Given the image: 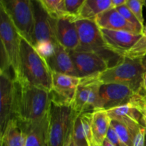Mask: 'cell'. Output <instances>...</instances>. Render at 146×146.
<instances>
[{
    "instance_id": "1",
    "label": "cell",
    "mask_w": 146,
    "mask_h": 146,
    "mask_svg": "<svg viewBox=\"0 0 146 146\" xmlns=\"http://www.w3.org/2000/svg\"><path fill=\"white\" fill-rule=\"evenodd\" d=\"M20 82L50 91L52 88V72L45 58L21 37L20 44Z\"/></svg>"
},
{
    "instance_id": "2",
    "label": "cell",
    "mask_w": 146,
    "mask_h": 146,
    "mask_svg": "<svg viewBox=\"0 0 146 146\" xmlns=\"http://www.w3.org/2000/svg\"><path fill=\"white\" fill-rule=\"evenodd\" d=\"M19 82L15 119L18 122H38L48 113L51 103L50 91Z\"/></svg>"
},
{
    "instance_id": "3",
    "label": "cell",
    "mask_w": 146,
    "mask_h": 146,
    "mask_svg": "<svg viewBox=\"0 0 146 146\" xmlns=\"http://www.w3.org/2000/svg\"><path fill=\"white\" fill-rule=\"evenodd\" d=\"M78 116L71 106L51 102L48 113L47 146H69L72 141L74 122Z\"/></svg>"
},
{
    "instance_id": "4",
    "label": "cell",
    "mask_w": 146,
    "mask_h": 146,
    "mask_svg": "<svg viewBox=\"0 0 146 146\" xmlns=\"http://www.w3.org/2000/svg\"><path fill=\"white\" fill-rule=\"evenodd\" d=\"M145 72L141 59L131 60L123 57L118 64L100 74L98 78L103 84H121L129 87L135 93H139L143 88Z\"/></svg>"
},
{
    "instance_id": "5",
    "label": "cell",
    "mask_w": 146,
    "mask_h": 146,
    "mask_svg": "<svg viewBox=\"0 0 146 146\" xmlns=\"http://www.w3.org/2000/svg\"><path fill=\"white\" fill-rule=\"evenodd\" d=\"M34 17V48L42 56L52 51L56 39L57 19L46 11L40 0H31Z\"/></svg>"
},
{
    "instance_id": "6",
    "label": "cell",
    "mask_w": 146,
    "mask_h": 146,
    "mask_svg": "<svg viewBox=\"0 0 146 146\" xmlns=\"http://www.w3.org/2000/svg\"><path fill=\"white\" fill-rule=\"evenodd\" d=\"M76 24L79 38V46L76 51L96 53L105 58L108 64L111 62V60L113 58H115L118 61H122L123 58H115L114 56H121L109 51L106 48L101 29L98 27L95 21L78 19L76 21Z\"/></svg>"
},
{
    "instance_id": "7",
    "label": "cell",
    "mask_w": 146,
    "mask_h": 146,
    "mask_svg": "<svg viewBox=\"0 0 146 146\" xmlns=\"http://www.w3.org/2000/svg\"><path fill=\"white\" fill-rule=\"evenodd\" d=\"M3 7L23 38L35 45L34 17L31 0H1Z\"/></svg>"
},
{
    "instance_id": "8",
    "label": "cell",
    "mask_w": 146,
    "mask_h": 146,
    "mask_svg": "<svg viewBox=\"0 0 146 146\" xmlns=\"http://www.w3.org/2000/svg\"><path fill=\"white\" fill-rule=\"evenodd\" d=\"M19 82L9 72L0 73V137L4 136L11 121L15 119Z\"/></svg>"
},
{
    "instance_id": "9",
    "label": "cell",
    "mask_w": 146,
    "mask_h": 146,
    "mask_svg": "<svg viewBox=\"0 0 146 146\" xmlns=\"http://www.w3.org/2000/svg\"><path fill=\"white\" fill-rule=\"evenodd\" d=\"M0 38L1 44L9 58L14 78H18L20 72L21 36L1 5H0Z\"/></svg>"
},
{
    "instance_id": "10",
    "label": "cell",
    "mask_w": 146,
    "mask_h": 146,
    "mask_svg": "<svg viewBox=\"0 0 146 146\" xmlns=\"http://www.w3.org/2000/svg\"><path fill=\"white\" fill-rule=\"evenodd\" d=\"M101 85L98 75L81 78L71 105L77 115L98 109Z\"/></svg>"
},
{
    "instance_id": "11",
    "label": "cell",
    "mask_w": 146,
    "mask_h": 146,
    "mask_svg": "<svg viewBox=\"0 0 146 146\" xmlns=\"http://www.w3.org/2000/svg\"><path fill=\"white\" fill-rule=\"evenodd\" d=\"M137 94L126 86L117 84H102L100 88L97 110L107 111L132 104Z\"/></svg>"
},
{
    "instance_id": "12",
    "label": "cell",
    "mask_w": 146,
    "mask_h": 146,
    "mask_svg": "<svg viewBox=\"0 0 146 146\" xmlns=\"http://www.w3.org/2000/svg\"><path fill=\"white\" fill-rule=\"evenodd\" d=\"M78 78L98 76L109 68V64L101 55L94 52L70 51Z\"/></svg>"
},
{
    "instance_id": "13",
    "label": "cell",
    "mask_w": 146,
    "mask_h": 146,
    "mask_svg": "<svg viewBox=\"0 0 146 146\" xmlns=\"http://www.w3.org/2000/svg\"><path fill=\"white\" fill-rule=\"evenodd\" d=\"M81 78L52 73L51 102L58 105L71 106Z\"/></svg>"
},
{
    "instance_id": "14",
    "label": "cell",
    "mask_w": 146,
    "mask_h": 146,
    "mask_svg": "<svg viewBox=\"0 0 146 146\" xmlns=\"http://www.w3.org/2000/svg\"><path fill=\"white\" fill-rule=\"evenodd\" d=\"M111 119L117 120L125 125L135 138L143 128L146 129L145 113L139 107L133 104L117 107L107 111Z\"/></svg>"
},
{
    "instance_id": "15",
    "label": "cell",
    "mask_w": 146,
    "mask_h": 146,
    "mask_svg": "<svg viewBox=\"0 0 146 146\" xmlns=\"http://www.w3.org/2000/svg\"><path fill=\"white\" fill-rule=\"evenodd\" d=\"M106 48L117 55L123 57L133 46L141 38L142 34H135L122 31L101 29Z\"/></svg>"
},
{
    "instance_id": "16",
    "label": "cell",
    "mask_w": 146,
    "mask_h": 146,
    "mask_svg": "<svg viewBox=\"0 0 146 146\" xmlns=\"http://www.w3.org/2000/svg\"><path fill=\"white\" fill-rule=\"evenodd\" d=\"M44 58L52 73L78 78L69 51L58 43L54 46L52 51Z\"/></svg>"
},
{
    "instance_id": "17",
    "label": "cell",
    "mask_w": 146,
    "mask_h": 146,
    "mask_svg": "<svg viewBox=\"0 0 146 146\" xmlns=\"http://www.w3.org/2000/svg\"><path fill=\"white\" fill-rule=\"evenodd\" d=\"M76 21V19L70 15L57 19V41L68 51L77 50L79 46V38Z\"/></svg>"
},
{
    "instance_id": "18",
    "label": "cell",
    "mask_w": 146,
    "mask_h": 146,
    "mask_svg": "<svg viewBox=\"0 0 146 146\" xmlns=\"http://www.w3.org/2000/svg\"><path fill=\"white\" fill-rule=\"evenodd\" d=\"M95 21L100 29L142 34L138 29L128 22L115 8H111L101 13L96 18Z\"/></svg>"
},
{
    "instance_id": "19",
    "label": "cell",
    "mask_w": 146,
    "mask_h": 146,
    "mask_svg": "<svg viewBox=\"0 0 146 146\" xmlns=\"http://www.w3.org/2000/svg\"><path fill=\"white\" fill-rule=\"evenodd\" d=\"M26 135L25 146H47L48 115L41 121L31 123L17 121Z\"/></svg>"
},
{
    "instance_id": "20",
    "label": "cell",
    "mask_w": 146,
    "mask_h": 146,
    "mask_svg": "<svg viewBox=\"0 0 146 146\" xmlns=\"http://www.w3.org/2000/svg\"><path fill=\"white\" fill-rule=\"evenodd\" d=\"M111 118L108 113L103 110L92 111L91 128L94 146H102L111 126Z\"/></svg>"
},
{
    "instance_id": "21",
    "label": "cell",
    "mask_w": 146,
    "mask_h": 146,
    "mask_svg": "<svg viewBox=\"0 0 146 146\" xmlns=\"http://www.w3.org/2000/svg\"><path fill=\"white\" fill-rule=\"evenodd\" d=\"M111 8V0H85L80 10L78 19L95 21L99 14Z\"/></svg>"
},
{
    "instance_id": "22",
    "label": "cell",
    "mask_w": 146,
    "mask_h": 146,
    "mask_svg": "<svg viewBox=\"0 0 146 146\" xmlns=\"http://www.w3.org/2000/svg\"><path fill=\"white\" fill-rule=\"evenodd\" d=\"M26 135L16 119L9 122L1 142L7 146H25Z\"/></svg>"
},
{
    "instance_id": "23",
    "label": "cell",
    "mask_w": 146,
    "mask_h": 146,
    "mask_svg": "<svg viewBox=\"0 0 146 146\" xmlns=\"http://www.w3.org/2000/svg\"><path fill=\"white\" fill-rule=\"evenodd\" d=\"M47 12L56 19L68 16L64 0H40Z\"/></svg>"
},
{
    "instance_id": "24",
    "label": "cell",
    "mask_w": 146,
    "mask_h": 146,
    "mask_svg": "<svg viewBox=\"0 0 146 146\" xmlns=\"http://www.w3.org/2000/svg\"><path fill=\"white\" fill-rule=\"evenodd\" d=\"M111 125L114 128L116 133L118 134L120 139L122 141L126 146H133L135 138L132 135L128 128L122 123L117 120L111 119Z\"/></svg>"
},
{
    "instance_id": "25",
    "label": "cell",
    "mask_w": 146,
    "mask_h": 146,
    "mask_svg": "<svg viewBox=\"0 0 146 146\" xmlns=\"http://www.w3.org/2000/svg\"><path fill=\"white\" fill-rule=\"evenodd\" d=\"M146 56V36L143 35L132 48L124 54V58L131 60L142 59Z\"/></svg>"
},
{
    "instance_id": "26",
    "label": "cell",
    "mask_w": 146,
    "mask_h": 146,
    "mask_svg": "<svg viewBox=\"0 0 146 146\" xmlns=\"http://www.w3.org/2000/svg\"><path fill=\"white\" fill-rule=\"evenodd\" d=\"M72 139L76 146H89L83 128L81 115H78L74 122Z\"/></svg>"
},
{
    "instance_id": "27",
    "label": "cell",
    "mask_w": 146,
    "mask_h": 146,
    "mask_svg": "<svg viewBox=\"0 0 146 146\" xmlns=\"http://www.w3.org/2000/svg\"><path fill=\"white\" fill-rule=\"evenodd\" d=\"M116 9L117 11L127 20L129 23H131V24H133V26H135L137 29L140 30L141 32H143V29L144 25H143L141 22L138 20V19L135 17V16L133 14L132 11L129 9L128 7L126 6V4H124V5L121 6L119 7H117Z\"/></svg>"
},
{
    "instance_id": "28",
    "label": "cell",
    "mask_w": 146,
    "mask_h": 146,
    "mask_svg": "<svg viewBox=\"0 0 146 146\" xmlns=\"http://www.w3.org/2000/svg\"><path fill=\"white\" fill-rule=\"evenodd\" d=\"M81 121H82L83 128H84V133L86 137L87 141L89 146L94 145V141H93L92 135V128H91V118H92V112H86L82 113L81 115Z\"/></svg>"
},
{
    "instance_id": "29",
    "label": "cell",
    "mask_w": 146,
    "mask_h": 146,
    "mask_svg": "<svg viewBox=\"0 0 146 146\" xmlns=\"http://www.w3.org/2000/svg\"><path fill=\"white\" fill-rule=\"evenodd\" d=\"M125 4L138 19V21L143 25V7L144 6V0H126Z\"/></svg>"
},
{
    "instance_id": "30",
    "label": "cell",
    "mask_w": 146,
    "mask_h": 146,
    "mask_svg": "<svg viewBox=\"0 0 146 146\" xmlns=\"http://www.w3.org/2000/svg\"><path fill=\"white\" fill-rule=\"evenodd\" d=\"M85 0H64L67 14L78 20V14Z\"/></svg>"
},
{
    "instance_id": "31",
    "label": "cell",
    "mask_w": 146,
    "mask_h": 146,
    "mask_svg": "<svg viewBox=\"0 0 146 146\" xmlns=\"http://www.w3.org/2000/svg\"><path fill=\"white\" fill-rule=\"evenodd\" d=\"M11 68V63L7 51L4 46L1 44L0 46V73L9 72ZM12 69V68H11Z\"/></svg>"
},
{
    "instance_id": "32",
    "label": "cell",
    "mask_w": 146,
    "mask_h": 146,
    "mask_svg": "<svg viewBox=\"0 0 146 146\" xmlns=\"http://www.w3.org/2000/svg\"><path fill=\"white\" fill-rule=\"evenodd\" d=\"M106 138L113 144L114 146H126L122 142L120 138L118 137V134L116 133L115 131L112 126H110L108 129V133H107Z\"/></svg>"
},
{
    "instance_id": "33",
    "label": "cell",
    "mask_w": 146,
    "mask_h": 146,
    "mask_svg": "<svg viewBox=\"0 0 146 146\" xmlns=\"http://www.w3.org/2000/svg\"><path fill=\"white\" fill-rule=\"evenodd\" d=\"M145 128L142 129L134 139L133 146H145Z\"/></svg>"
},
{
    "instance_id": "34",
    "label": "cell",
    "mask_w": 146,
    "mask_h": 146,
    "mask_svg": "<svg viewBox=\"0 0 146 146\" xmlns=\"http://www.w3.org/2000/svg\"><path fill=\"white\" fill-rule=\"evenodd\" d=\"M138 94H140L141 98V108L145 113L146 112V91L142 88Z\"/></svg>"
},
{
    "instance_id": "35",
    "label": "cell",
    "mask_w": 146,
    "mask_h": 146,
    "mask_svg": "<svg viewBox=\"0 0 146 146\" xmlns=\"http://www.w3.org/2000/svg\"><path fill=\"white\" fill-rule=\"evenodd\" d=\"M126 3V0H111L112 8H117L121 6L124 5Z\"/></svg>"
},
{
    "instance_id": "36",
    "label": "cell",
    "mask_w": 146,
    "mask_h": 146,
    "mask_svg": "<svg viewBox=\"0 0 146 146\" xmlns=\"http://www.w3.org/2000/svg\"><path fill=\"white\" fill-rule=\"evenodd\" d=\"M102 146H114L113 145L112 143H111V142H110L109 141H108L107 138H106V140L104 141V143H103Z\"/></svg>"
},
{
    "instance_id": "37",
    "label": "cell",
    "mask_w": 146,
    "mask_h": 146,
    "mask_svg": "<svg viewBox=\"0 0 146 146\" xmlns=\"http://www.w3.org/2000/svg\"><path fill=\"white\" fill-rule=\"evenodd\" d=\"M143 88L145 91H146V72L144 74L143 76Z\"/></svg>"
},
{
    "instance_id": "38",
    "label": "cell",
    "mask_w": 146,
    "mask_h": 146,
    "mask_svg": "<svg viewBox=\"0 0 146 146\" xmlns=\"http://www.w3.org/2000/svg\"><path fill=\"white\" fill-rule=\"evenodd\" d=\"M141 62H142V64L143 66V67L145 68V69L146 70V56L143 57V58L141 59Z\"/></svg>"
},
{
    "instance_id": "39",
    "label": "cell",
    "mask_w": 146,
    "mask_h": 146,
    "mask_svg": "<svg viewBox=\"0 0 146 146\" xmlns=\"http://www.w3.org/2000/svg\"><path fill=\"white\" fill-rule=\"evenodd\" d=\"M142 35H143V36H146V25L144 26L143 29Z\"/></svg>"
},
{
    "instance_id": "40",
    "label": "cell",
    "mask_w": 146,
    "mask_h": 146,
    "mask_svg": "<svg viewBox=\"0 0 146 146\" xmlns=\"http://www.w3.org/2000/svg\"><path fill=\"white\" fill-rule=\"evenodd\" d=\"M69 146H76L75 143H74V141H73V139H72V141H71V143H70Z\"/></svg>"
},
{
    "instance_id": "41",
    "label": "cell",
    "mask_w": 146,
    "mask_h": 146,
    "mask_svg": "<svg viewBox=\"0 0 146 146\" xmlns=\"http://www.w3.org/2000/svg\"><path fill=\"white\" fill-rule=\"evenodd\" d=\"M1 146H7V145H5V143H4L1 142Z\"/></svg>"
},
{
    "instance_id": "42",
    "label": "cell",
    "mask_w": 146,
    "mask_h": 146,
    "mask_svg": "<svg viewBox=\"0 0 146 146\" xmlns=\"http://www.w3.org/2000/svg\"><path fill=\"white\" fill-rule=\"evenodd\" d=\"M145 146H146V130H145Z\"/></svg>"
},
{
    "instance_id": "43",
    "label": "cell",
    "mask_w": 146,
    "mask_h": 146,
    "mask_svg": "<svg viewBox=\"0 0 146 146\" xmlns=\"http://www.w3.org/2000/svg\"><path fill=\"white\" fill-rule=\"evenodd\" d=\"M144 6L146 7V0H144Z\"/></svg>"
},
{
    "instance_id": "44",
    "label": "cell",
    "mask_w": 146,
    "mask_h": 146,
    "mask_svg": "<svg viewBox=\"0 0 146 146\" xmlns=\"http://www.w3.org/2000/svg\"><path fill=\"white\" fill-rule=\"evenodd\" d=\"M145 118H146V112H145Z\"/></svg>"
}]
</instances>
